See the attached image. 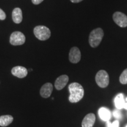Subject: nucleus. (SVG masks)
<instances>
[{"instance_id":"nucleus-1","label":"nucleus","mask_w":127,"mask_h":127,"mask_svg":"<svg viewBox=\"0 0 127 127\" xmlns=\"http://www.w3.org/2000/svg\"><path fill=\"white\" fill-rule=\"evenodd\" d=\"M68 89L70 93L69 101L71 103L78 102L83 98L84 90L81 84L77 82H73L69 85Z\"/></svg>"},{"instance_id":"nucleus-2","label":"nucleus","mask_w":127,"mask_h":127,"mask_svg":"<svg viewBox=\"0 0 127 127\" xmlns=\"http://www.w3.org/2000/svg\"><path fill=\"white\" fill-rule=\"evenodd\" d=\"M103 36L104 31L100 28L93 30L89 36V43L93 48H96L101 43Z\"/></svg>"},{"instance_id":"nucleus-3","label":"nucleus","mask_w":127,"mask_h":127,"mask_svg":"<svg viewBox=\"0 0 127 127\" xmlns=\"http://www.w3.org/2000/svg\"><path fill=\"white\" fill-rule=\"evenodd\" d=\"M35 36L41 41H45L50 38L51 31L48 28L43 25H39L35 27L34 30Z\"/></svg>"},{"instance_id":"nucleus-4","label":"nucleus","mask_w":127,"mask_h":127,"mask_svg":"<svg viewBox=\"0 0 127 127\" xmlns=\"http://www.w3.org/2000/svg\"><path fill=\"white\" fill-rule=\"evenodd\" d=\"M95 81L98 85L101 88H105L109 84V75L104 70L98 71L95 77Z\"/></svg>"},{"instance_id":"nucleus-5","label":"nucleus","mask_w":127,"mask_h":127,"mask_svg":"<svg viewBox=\"0 0 127 127\" xmlns=\"http://www.w3.org/2000/svg\"><path fill=\"white\" fill-rule=\"evenodd\" d=\"M9 42L12 45H23L25 42V36L23 33L20 31L14 32L11 35Z\"/></svg>"},{"instance_id":"nucleus-6","label":"nucleus","mask_w":127,"mask_h":127,"mask_svg":"<svg viewBox=\"0 0 127 127\" xmlns=\"http://www.w3.org/2000/svg\"><path fill=\"white\" fill-rule=\"evenodd\" d=\"M113 20L120 27H127V16L123 12H115L113 15Z\"/></svg>"},{"instance_id":"nucleus-7","label":"nucleus","mask_w":127,"mask_h":127,"mask_svg":"<svg viewBox=\"0 0 127 127\" xmlns=\"http://www.w3.org/2000/svg\"><path fill=\"white\" fill-rule=\"evenodd\" d=\"M81 55L78 48L74 47L71 49L69 54V60L71 63L76 64L80 61Z\"/></svg>"},{"instance_id":"nucleus-8","label":"nucleus","mask_w":127,"mask_h":127,"mask_svg":"<svg viewBox=\"0 0 127 127\" xmlns=\"http://www.w3.org/2000/svg\"><path fill=\"white\" fill-rule=\"evenodd\" d=\"M12 74L19 78H23L28 74V70L26 68L22 66H17L14 67L11 70Z\"/></svg>"},{"instance_id":"nucleus-9","label":"nucleus","mask_w":127,"mask_h":127,"mask_svg":"<svg viewBox=\"0 0 127 127\" xmlns=\"http://www.w3.org/2000/svg\"><path fill=\"white\" fill-rule=\"evenodd\" d=\"M69 78L66 75H61L56 79L55 82V87L57 90H61L67 84Z\"/></svg>"},{"instance_id":"nucleus-10","label":"nucleus","mask_w":127,"mask_h":127,"mask_svg":"<svg viewBox=\"0 0 127 127\" xmlns=\"http://www.w3.org/2000/svg\"><path fill=\"white\" fill-rule=\"evenodd\" d=\"M52 90H53V86H52V84L49 83V82L45 84L41 87L40 90L41 96L44 98L50 97Z\"/></svg>"},{"instance_id":"nucleus-11","label":"nucleus","mask_w":127,"mask_h":127,"mask_svg":"<svg viewBox=\"0 0 127 127\" xmlns=\"http://www.w3.org/2000/svg\"><path fill=\"white\" fill-rule=\"evenodd\" d=\"M95 121V115L93 113H90L84 117L82 122V127H93Z\"/></svg>"},{"instance_id":"nucleus-12","label":"nucleus","mask_w":127,"mask_h":127,"mask_svg":"<svg viewBox=\"0 0 127 127\" xmlns=\"http://www.w3.org/2000/svg\"><path fill=\"white\" fill-rule=\"evenodd\" d=\"M12 20L16 24H20L23 20V14L20 8H15L14 9L12 14Z\"/></svg>"},{"instance_id":"nucleus-13","label":"nucleus","mask_w":127,"mask_h":127,"mask_svg":"<svg viewBox=\"0 0 127 127\" xmlns=\"http://www.w3.org/2000/svg\"><path fill=\"white\" fill-rule=\"evenodd\" d=\"M98 114L100 118L104 121H108L110 120L111 117V114L110 111L106 108L102 107L98 111Z\"/></svg>"},{"instance_id":"nucleus-14","label":"nucleus","mask_w":127,"mask_h":127,"mask_svg":"<svg viewBox=\"0 0 127 127\" xmlns=\"http://www.w3.org/2000/svg\"><path fill=\"white\" fill-rule=\"evenodd\" d=\"M114 103L116 108L118 109L123 108L125 104L123 94H119L114 99Z\"/></svg>"},{"instance_id":"nucleus-15","label":"nucleus","mask_w":127,"mask_h":127,"mask_svg":"<svg viewBox=\"0 0 127 127\" xmlns=\"http://www.w3.org/2000/svg\"><path fill=\"white\" fill-rule=\"evenodd\" d=\"M13 117L11 115H6L0 117V126L7 127L12 123Z\"/></svg>"},{"instance_id":"nucleus-16","label":"nucleus","mask_w":127,"mask_h":127,"mask_svg":"<svg viewBox=\"0 0 127 127\" xmlns=\"http://www.w3.org/2000/svg\"><path fill=\"white\" fill-rule=\"evenodd\" d=\"M120 81L122 84H127V68L123 71L121 74L120 77Z\"/></svg>"},{"instance_id":"nucleus-17","label":"nucleus","mask_w":127,"mask_h":127,"mask_svg":"<svg viewBox=\"0 0 127 127\" xmlns=\"http://www.w3.org/2000/svg\"><path fill=\"white\" fill-rule=\"evenodd\" d=\"M107 127H119V121L116 120L113 123H111L108 121L107 123Z\"/></svg>"},{"instance_id":"nucleus-18","label":"nucleus","mask_w":127,"mask_h":127,"mask_svg":"<svg viewBox=\"0 0 127 127\" xmlns=\"http://www.w3.org/2000/svg\"><path fill=\"white\" fill-rule=\"evenodd\" d=\"M113 115L115 118H121L122 115L121 114V112L118 109H115V110L113 112Z\"/></svg>"},{"instance_id":"nucleus-19","label":"nucleus","mask_w":127,"mask_h":127,"mask_svg":"<svg viewBox=\"0 0 127 127\" xmlns=\"http://www.w3.org/2000/svg\"><path fill=\"white\" fill-rule=\"evenodd\" d=\"M6 18L5 13L0 8V20H4Z\"/></svg>"},{"instance_id":"nucleus-20","label":"nucleus","mask_w":127,"mask_h":127,"mask_svg":"<svg viewBox=\"0 0 127 127\" xmlns=\"http://www.w3.org/2000/svg\"><path fill=\"white\" fill-rule=\"evenodd\" d=\"M44 0H32V2L35 5H38L42 2Z\"/></svg>"},{"instance_id":"nucleus-21","label":"nucleus","mask_w":127,"mask_h":127,"mask_svg":"<svg viewBox=\"0 0 127 127\" xmlns=\"http://www.w3.org/2000/svg\"><path fill=\"white\" fill-rule=\"evenodd\" d=\"M70 1L73 3H78V2H81V1H83V0H70Z\"/></svg>"},{"instance_id":"nucleus-22","label":"nucleus","mask_w":127,"mask_h":127,"mask_svg":"<svg viewBox=\"0 0 127 127\" xmlns=\"http://www.w3.org/2000/svg\"><path fill=\"white\" fill-rule=\"evenodd\" d=\"M126 101H127V103H125V104L124 107V108H125V109H127V98L126 99Z\"/></svg>"},{"instance_id":"nucleus-23","label":"nucleus","mask_w":127,"mask_h":127,"mask_svg":"<svg viewBox=\"0 0 127 127\" xmlns=\"http://www.w3.org/2000/svg\"><path fill=\"white\" fill-rule=\"evenodd\" d=\"M126 127H127V126H126Z\"/></svg>"}]
</instances>
